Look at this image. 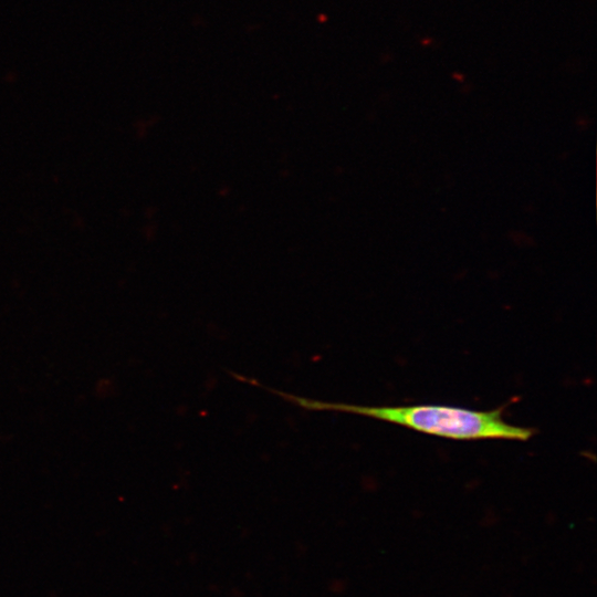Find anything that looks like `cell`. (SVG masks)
Listing matches in <instances>:
<instances>
[{
	"mask_svg": "<svg viewBox=\"0 0 597 597\" xmlns=\"http://www.w3.org/2000/svg\"><path fill=\"white\" fill-rule=\"evenodd\" d=\"M253 385L308 411L348 412L448 439H506L526 441L535 433V430L532 428L506 422L503 419L504 407L490 411H479L446 405L360 406L301 397L266 387L256 380Z\"/></svg>",
	"mask_w": 597,
	"mask_h": 597,
	"instance_id": "6da1fadb",
	"label": "cell"
}]
</instances>
